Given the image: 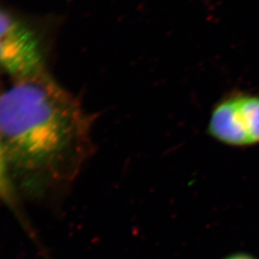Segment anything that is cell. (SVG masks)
<instances>
[{"label": "cell", "mask_w": 259, "mask_h": 259, "mask_svg": "<svg viewBox=\"0 0 259 259\" xmlns=\"http://www.w3.org/2000/svg\"><path fill=\"white\" fill-rule=\"evenodd\" d=\"M91 131L77 98L44 71L0 93V147L13 189L43 196L68 186L92 152Z\"/></svg>", "instance_id": "1"}, {"label": "cell", "mask_w": 259, "mask_h": 259, "mask_svg": "<svg viewBox=\"0 0 259 259\" xmlns=\"http://www.w3.org/2000/svg\"><path fill=\"white\" fill-rule=\"evenodd\" d=\"M207 132L231 147L259 144V96L237 94L221 100L212 110Z\"/></svg>", "instance_id": "2"}, {"label": "cell", "mask_w": 259, "mask_h": 259, "mask_svg": "<svg viewBox=\"0 0 259 259\" xmlns=\"http://www.w3.org/2000/svg\"><path fill=\"white\" fill-rule=\"evenodd\" d=\"M42 63L35 32L0 9V70L20 78L42 72Z\"/></svg>", "instance_id": "3"}, {"label": "cell", "mask_w": 259, "mask_h": 259, "mask_svg": "<svg viewBox=\"0 0 259 259\" xmlns=\"http://www.w3.org/2000/svg\"><path fill=\"white\" fill-rule=\"evenodd\" d=\"M14 189L10 184V179L8 176L6 167H5V161L3 157L2 150L0 147V198L6 202L12 203L14 200Z\"/></svg>", "instance_id": "4"}, {"label": "cell", "mask_w": 259, "mask_h": 259, "mask_svg": "<svg viewBox=\"0 0 259 259\" xmlns=\"http://www.w3.org/2000/svg\"><path fill=\"white\" fill-rule=\"evenodd\" d=\"M226 259H255L251 257L249 255L244 254V253H237V254L232 255Z\"/></svg>", "instance_id": "5"}]
</instances>
